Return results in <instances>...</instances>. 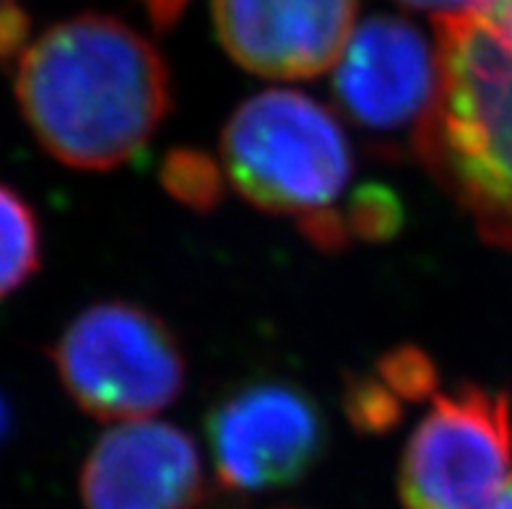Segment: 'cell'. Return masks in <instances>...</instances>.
Returning <instances> with one entry per match:
<instances>
[{
	"label": "cell",
	"instance_id": "cell-1",
	"mask_svg": "<svg viewBox=\"0 0 512 509\" xmlns=\"http://www.w3.org/2000/svg\"><path fill=\"white\" fill-rule=\"evenodd\" d=\"M21 115L60 164L110 172L136 159L172 110L162 52L123 21L84 13L50 26L13 60Z\"/></svg>",
	"mask_w": 512,
	"mask_h": 509
},
{
	"label": "cell",
	"instance_id": "cell-2",
	"mask_svg": "<svg viewBox=\"0 0 512 509\" xmlns=\"http://www.w3.org/2000/svg\"><path fill=\"white\" fill-rule=\"evenodd\" d=\"M440 91L414 154L487 242L512 247V39L479 11L435 16Z\"/></svg>",
	"mask_w": 512,
	"mask_h": 509
},
{
	"label": "cell",
	"instance_id": "cell-3",
	"mask_svg": "<svg viewBox=\"0 0 512 509\" xmlns=\"http://www.w3.org/2000/svg\"><path fill=\"white\" fill-rule=\"evenodd\" d=\"M221 164L242 198L299 224L336 208L351 177V149L323 104L273 89L245 99L229 117Z\"/></svg>",
	"mask_w": 512,
	"mask_h": 509
},
{
	"label": "cell",
	"instance_id": "cell-4",
	"mask_svg": "<svg viewBox=\"0 0 512 509\" xmlns=\"http://www.w3.org/2000/svg\"><path fill=\"white\" fill-rule=\"evenodd\" d=\"M52 364L65 393L99 421L164 411L185 385V356L162 317L130 302H102L63 330Z\"/></svg>",
	"mask_w": 512,
	"mask_h": 509
},
{
	"label": "cell",
	"instance_id": "cell-5",
	"mask_svg": "<svg viewBox=\"0 0 512 509\" xmlns=\"http://www.w3.org/2000/svg\"><path fill=\"white\" fill-rule=\"evenodd\" d=\"M510 463L507 393L479 385L435 393L403 452V509H494Z\"/></svg>",
	"mask_w": 512,
	"mask_h": 509
},
{
	"label": "cell",
	"instance_id": "cell-6",
	"mask_svg": "<svg viewBox=\"0 0 512 509\" xmlns=\"http://www.w3.org/2000/svg\"><path fill=\"white\" fill-rule=\"evenodd\" d=\"M206 437L221 484L255 494L302 481L325 455L328 421L297 382L253 380L211 406Z\"/></svg>",
	"mask_w": 512,
	"mask_h": 509
},
{
	"label": "cell",
	"instance_id": "cell-7",
	"mask_svg": "<svg viewBox=\"0 0 512 509\" xmlns=\"http://www.w3.org/2000/svg\"><path fill=\"white\" fill-rule=\"evenodd\" d=\"M333 68V97L349 123L377 146L409 141L414 151L440 91L437 47L406 19L380 13L351 32Z\"/></svg>",
	"mask_w": 512,
	"mask_h": 509
},
{
	"label": "cell",
	"instance_id": "cell-8",
	"mask_svg": "<svg viewBox=\"0 0 512 509\" xmlns=\"http://www.w3.org/2000/svg\"><path fill=\"white\" fill-rule=\"evenodd\" d=\"M357 11L359 0H214V26L245 71L302 81L338 63Z\"/></svg>",
	"mask_w": 512,
	"mask_h": 509
},
{
	"label": "cell",
	"instance_id": "cell-9",
	"mask_svg": "<svg viewBox=\"0 0 512 509\" xmlns=\"http://www.w3.org/2000/svg\"><path fill=\"white\" fill-rule=\"evenodd\" d=\"M86 509H198L201 455L188 434L162 421H125L97 439L81 471Z\"/></svg>",
	"mask_w": 512,
	"mask_h": 509
},
{
	"label": "cell",
	"instance_id": "cell-10",
	"mask_svg": "<svg viewBox=\"0 0 512 509\" xmlns=\"http://www.w3.org/2000/svg\"><path fill=\"white\" fill-rule=\"evenodd\" d=\"M42 237L32 206L16 190L0 185V299L37 273Z\"/></svg>",
	"mask_w": 512,
	"mask_h": 509
},
{
	"label": "cell",
	"instance_id": "cell-11",
	"mask_svg": "<svg viewBox=\"0 0 512 509\" xmlns=\"http://www.w3.org/2000/svg\"><path fill=\"white\" fill-rule=\"evenodd\" d=\"M224 169L198 149H175L164 156L162 185L182 206L198 213L214 211L224 195Z\"/></svg>",
	"mask_w": 512,
	"mask_h": 509
},
{
	"label": "cell",
	"instance_id": "cell-12",
	"mask_svg": "<svg viewBox=\"0 0 512 509\" xmlns=\"http://www.w3.org/2000/svg\"><path fill=\"white\" fill-rule=\"evenodd\" d=\"M349 239L362 242H385L396 237L403 226V203L385 185H364L351 195L346 208H338Z\"/></svg>",
	"mask_w": 512,
	"mask_h": 509
},
{
	"label": "cell",
	"instance_id": "cell-13",
	"mask_svg": "<svg viewBox=\"0 0 512 509\" xmlns=\"http://www.w3.org/2000/svg\"><path fill=\"white\" fill-rule=\"evenodd\" d=\"M403 403L375 372L357 374L346 382L344 411L359 432L383 434L403 419Z\"/></svg>",
	"mask_w": 512,
	"mask_h": 509
},
{
	"label": "cell",
	"instance_id": "cell-14",
	"mask_svg": "<svg viewBox=\"0 0 512 509\" xmlns=\"http://www.w3.org/2000/svg\"><path fill=\"white\" fill-rule=\"evenodd\" d=\"M375 374L403 403L432 400V395L437 393L435 361L416 346H401L385 354L377 361Z\"/></svg>",
	"mask_w": 512,
	"mask_h": 509
},
{
	"label": "cell",
	"instance_id": "cell-15",
	"mask_svg": "<svg viewBox=\"0 0 512 509\" xmlns=\"http://www.w3.org/2000/svg\"><path fill=\"white\" fill-rule=\"evenodd\" d=\"M29 42V21L21 11L6 6L0 8V63L13 65Z\"/></svg>",
	"mask_w": 512,
	"mask_h": 509
},
{
	"label": "cell",
	"instance_id": "cell-16",
	"mask_svg": "<svg viewBox=\"0 0 512 509\" xmlns=\"http://www.w3.org/2000/svg\"><path fill=\"white\" fill-rule=\"evenodd\" d=\"M190 0H143L146 13H149L151 24L159 29V32H167L180 21L182 11L188 8Z\"/></svg>",
	"mask_w": 512,
	"mask_h": 509
},
{
	"label": "cell",
	"instance_id": "cell-17",
	"mask_svg": "<svg viewBox=\"0 0 512 509\" xmlns=\"http://www.w3.org/2000/svg\"><path fill=\"white\" fill-rule=\"evenodd\" d=\"M398 3L409 8H419V11H432L435 16H445V13L481 11L489 0H398Z\"/></svg>",
	"mask_w": 512,
	"mask_h": 509
},
{
	"label": "cell",
	"instance_id": "cell-18",
	"mask_svg": "<svg viewBox=\"0 0 512 509\" xmlns=\"http://www.w3.org/2000/svg\"><path fill=\"white\" fill-rule=\"evenodd\" d=\"M8 426H11V411H8V403L3 400V395H0V442L6 439Z\"/></svg>",
	"mask_w": 512,
	"mask_h": 509
},
{
	"label": "cell",
	"instance_id": "cell-19",
	"mask_svg": "<svg viewBox=\"0 0 512 509\" xmlns=\"http://www.w3.org/2000/svg\"><path fill=\"white\" fill-rule=\"evenodd\" d=\"M494 509H512V473L510 478H507L505 489H502L500 499H497V504H494Z\"/></svg>",
	"mask_w": 512,
	"mask_h": 509
}]
</instances>
